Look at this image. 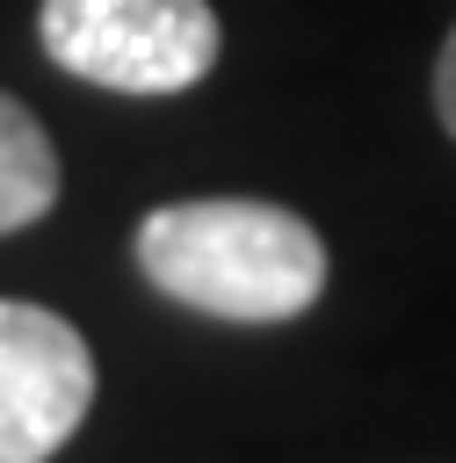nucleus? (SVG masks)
Returning <instances> with one entry per match:
<instances>
[{
    "label": "nucleus",
    "instance_id": "nucleus-1",
    "mask_svg": "<svg viewBox=\"0 0 456 463\" xmlns=\"http://www.w3.org/2000/svg\"><path fill=\"white\" fill-rule=\"evenodd\" d=\"M138 268L159 297L239 326H275L326 297V239L261 195H195L152 210L138 224Z\"/></svg>",
    "mask_w": 456,
    "mask_h": 463
},
{
    "label": "nucleus",
    "instance_id": "nucleus-2",
    "mask_svg": "<svg viewBox=\"0 0 456 463\" xmlns=\"http://www.w3.org/2000/svg\"><path fill=\"white\" fill-rule=\"evenodd\" d=\"M36 36L51 65L116 94H181L217 65L210 0H43Z\"/></svg>",
    "mask_w": 456,
    "mask_h": 463
},
{
    "label": "nucleus",
    "instance_id": "nucleus-3",
    "mask_svg": "<svg viewBox=\"0 0 456 463\" xmlns=\"http://www.w3.org/2000/svg\"><path fill=\"white\" fill-rule=\"evenodd\" d=\"M94 405L87 340L22 297H0V463H51Z\"/></svg>",
    "mask_w": 456,
    "mask_h": 463
},
{
    "label": "nucleus",
    "instance_id": "nucleus-4",
    "mask_svg": "<svg viewBox=\"0 0 456 463\" xmlns=\"http://www.w3.org/2000/svg\"><path fill=\"white\" fill-rule=\"evenodd\" d=\"M51 203H58V152L43 123L14 94H0V239L51 217Z\"/></svg>",
    "mask_w": 456,
    "mask_h": 463
},
{
    "label": "nucleus",
    "instance_id": "nucleus-5",
    "mask_svg": "<svg viewBox=\"0 0 456 463\" xmlns=\"http://www.w3.org/2000/svg\"><path fill=\"white\" fill-rule=\"evenodd\" d=\"M434 116H442L449 137H456V29H449V43H442V58H434Z\"/></svg>",
    "mask_w": 456,
    "mask_h": 463
}]
</instances>
